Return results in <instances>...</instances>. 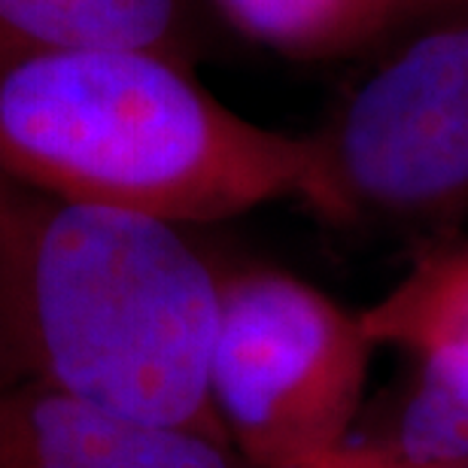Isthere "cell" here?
<instances>
[{
	"label": "cell",
	"mask_w": 468,
	"mask_h": 468,
	"mask_svg": "<svg viewBox=\"0 0 468 468\" xmlns=\"http://www.w3.org/2000/svg\"><path fill=\"white\" fill-rule=\"evenodd\" d=\"M456 6H468V0H453Z\"/></svg>",
	"instance_id": "11"
},
{
	"label": "cell",
	"mask_w": 468,
	"mask_h": 468,
	"mask_svg": "<svg viewBox=\"0 0 468 468\" xmlns=\"http://www.w3.org/2000/svg\"><path fill=\"white\" fill-rule=\"evenodd\" d=\"M314 137L307 204L329 219L426 222L468 210V6L399 37Z\"/></svg>",
	"instance_id": "4"
},
{
	"label": "cell",
	"mask_w": 468,
	"mask_h": 468,
	"mask_svg": "<svg viewBox=\"0 0 468 468\" xmlns=\"http://www.w3.org/2000/svg\"><path fill=\"white\" fill-rule=\"evenodd\" d=\"M401 414L399 456L429 468H468V353H432Z\"/></svg>",
	"instance_id": "9"
},
{
	"label": "cell",
	"mask_w": 468,
	"mask_h": 468,
	"mask_svg": "<svg viewBox=\"0 0 468 468\" xmlns=\"http://www.w3.org/2000/svg\"><path fill=\"white\" fill-rule=\"evenodd\" d=\"M192 46V0H0V61L82 49H140L186 61Z\"/></svg>",
	"instance_id": "6"
},
{
	"label": "cell",
	"mask_w": 468,
	"mask_h": 468,
	"mask_svg": "<svg viewBox=\"0 0 468 468\" xmlns=\"http://www.w3.org/2000/svg\"><path fill=\"white\" fill-rule=\"evenodd\" d=\"M374 341L350 314L283 271H219L210 359L217 423L252 468H304L347 444Z\"/></svg>",
	"instance_id": "3"
},
{
	"label": "cell",
	"mask_w": 468,
	"mask_h": 468,
	"mask_svg": "<svg viewBox=\"0 0 468 468\" xmlns=\"http://www.w3.org/2000/svg\"><path fill=\"white\" fill-rule=\"evenodd\" d=\"M304 468H429V465L410 463L387 444H362V447L344 444L338 451L316 456V460L307 463Z\"/></svg>",
	"instance_id": "10"
},
{
	"label": "cell",
	"mask_w": 468,
	"mask_h": 468,
	"mask_svg": "<svg viewBox=\"0 0 468 468\" xmlns=\"http://www.w3.org/2000/svg\"><path fill=\"white\" fill-rule=\"evenodd\" d=\"M0 468H238L219 438L144 423L34 378H0Z\"/></svg>",
	"instance_id": "5"
},
{
	"label": "cell",
	"mask_w": 468,
	"mask_h": 468,
	"mask_svg": "<svg viewBox=\"0 0 468 468\" xmlns=\"http://www.w3.org/2000/svg\"><path fill=\"white\" fill-rule=\"evenodd\" d=\"M359 316L374 347H399L417 359L468 353V240L426 250Z\"/></svg>",
	"instance_id": "8"
},
{
	"label": "cell",
	"mask_w": 468,
	"mask_h": 468,
	"mask_svg": "<svg viewBox=\"0 0 468 468\" xmlns=\"http://www.w3.org/2000/svg\"><path fill=\"white\" fill-rule=\"evenodd\" d=\"M219 271L180 226L0 174V362L144 423L226 441L210 405Z\"/></svg>",
	"instance_id": "1"
},
{
	"label": "cell",
	"mask_w": 468,
	"mask_h": 468,
	"mask_svg": "<svg viewBox=\"0 0 468 468\" xmlns=\"http://www.w3.org/2000/svg\"><path fill=\"white\" fill-rule=\"evenodd\" d=\"M243 37L298 61L371 49L456 9L453 0H213Z\"/></svg>",
	"instance_id": "7"
},
{
	"label": "cell",
	"mask_w": 468,
	"mask_h": 468,
	"mask_svg": "<svg viewBox=\"0 0 468 468\" xmlns=\"http://www.w3.org/2000/svg\"><path fill=\"white\" fill-rule=\"evenodd\" d=\"M314 171V137L238 116L167 55L0 61V174L55 198L189 226L307 201Z\"/></svg>",
	"instance_id": "2"
}]
</instances>
